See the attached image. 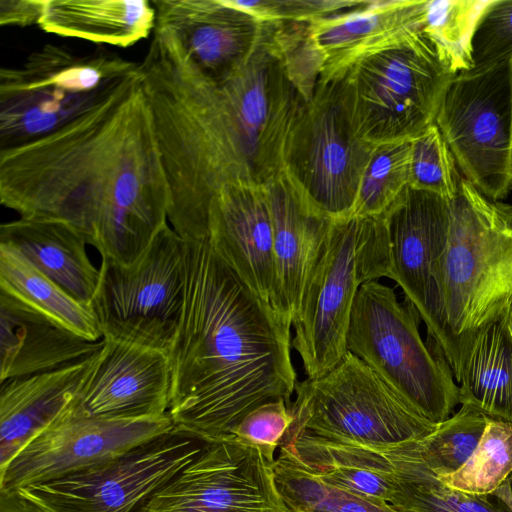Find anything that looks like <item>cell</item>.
Here are the masks:
<instances>
[{"mask_svg": "<svg viewBox=\"0 0 512 512\" xmlns=\"http://www.w3.org/2000/svg\"><path fill=\"white\" fill-rule=\"evenodd\" d=\"M264 187L272 220L279 297L284 312L293 320L332 220L315 212L282 171Z\"/></svg>", "mask_w": 512, "mask_h": 512, "instance_id": "cell-21", "label": "cell"}, {"mask_svg": "<svg viewBox=\"0 0 512 512\" xmlns=\"http://www.w3.org/2000/svg\"><path fill=\"white\" fill-rule=\"evenodd\" d=\"M83 383L63 410L105 419H147L169 414L171 365L167 354L103 338Z\"/></svg>", "mask_w": 512, "mask_h": 512, "instance_id": "cell-16", "label": "cell"}, {"mask_svg": "<svg viewBox=\"0 0 512 512\" xmlns=\"http://www.w3.org/2000/svg\"><path fill=\"white\" fill-rule=\"evenodd\" d=\"M463 177L455 158L435 123L411 140L409 186L452 200Z\"/></svg>", "mask_w": 512, "mask_h": 512, "instance_id": "cell-34", "label": "cell"}, {"mask_svg": "<svg viewBox=\"0 0 512 512\" xmlns=\"http://www.w3.org/2000/svg\"><path fill=\"white\" fill-rule=\"evenodd\" d=\"M208 237L246 285L291 320L279 297L272 220L264 185L243 179L226 184L210 205Z\"/></svg>", "mask_w": 512, "mask_h": 512, "instance_id": "cell-17", "label": "cell"}, {"mask_svg": "<svg viewBox=\"0 0 512 512\" xmlns=\"http://www.w3.org/2000/svg\"><path fill=\"white\" fill-rule=\"evenodd\" d=\"M89 341L0 292V382L51 371L93 355Z\"/></svg>", "mask_w": 512, "mask_h": 512, "instance_id": "cell-22", "label": "cell"}, {"mask_svg": "<svg viewBox=\"0 0 512 512\" xmlns=\"http://www.w3.org/2000/svg\"><path fill=\"white\" fill-rule=\"evenodd\" d=\"M426 0H372L306 23L320 81L339 79L359 59L414 32H423ZM318 80V81H319Z\"/></svg>", "mask_w": 512, "mask_h": 512, "instance_id": "cell-19", "label": "cell"}, {"mask_svg": "<svg viewBox=\"0 0 512 512\" xmlns=\"http://www.w3.org/2000/svg\"><path fill=\"white\" fill-rule=\"evenodd\" d=\"M155 28L170 33L187 57L219 86L245 65L262 40L265 22L227 0H151Z\"/></svg>", "mask_w": 512, "mask_h": 512, "instance_id": "cell-18", "label": "cell"}, {"mask_svg": "<svg viewBox=\"0 0 512 512\" xmlns=\"http://www.w3.org/2000/svg\"><path fill=\"white\" fill-rule=\"evenodd\" d=\"M204 443L174 426L113 459L18 491L44 512H141Z\"/></svg>", "mask_w": 512, "mask_h": 512, "instance_id": "cell-13", "label": "cell"}, {"mask_svg": "<svg viewBox=\"0 0 512 512\" xmlns=\"http://www.w3.org/2000/svg\"><path fill=\"white\" fill-rule=\"evenodd\" d=\"M140 74L117 53L45 44L0 69V150L49 134L96 108Z\"/></svg>", "mask_w": 512, "mask_h": 512, "instance_id": "cell-5", "label": "cell"}, {"mask_svg": "<svg viewBox=\"0 0 512 512\" xmlns=\"http://www.w3.org/2000/svg\"><path fill=\"white\" fill-rule=\"evenodd\" d=\"M274 462L233 435L205 442L141 512H290Z\"/></svg>", "mask_w": 512, "mask_h": 512, "instance_id": "cell-14", "label": "cell"}, {"mask_svg": "<svg viewBox=\"0 0 512 512\" xmlns=\"http://www.w3.org/2000/svg\"><path fill=\"white\" fill-rule=\"evenodd\" d=\"M382 216L390 245L391 279L422 317L447 243L448 200L408 186Z\"/></svg>", "mask_w": 512, "mask_h": 512, "instance_id": "cell-20", "label": "cell"}, {"mask_svg": "<svg viewBox=\"0 0 512 512\" xmlns=\"http://www.w3.org/2000/svg\"><path fill=\"white\" fill-rule=\"evenodd\" d=\"M0 512H44L18 490L0 491Z\"/></svg>", "mask_w": 512, "mask_h": 512, "instance_id": "cell-40", "label": "cell"}, {"mask_svg": "<svg viewBox=\"0 0 512 512\" xmlns=\"http://www.w3.org/2000/svg\"><path fill=\"white\" fill-rule=\"evenodd\" d=\"M392 278L384 217L332 220L293 317L291 346L308 379L323 376L347 353L346 336L360 287Z\"/></svg>", "mask_w": 512, "mask_h": 512, "instance_id": "cell-6", "label": "cell"}, {"mask_svg": "<svg viewBox=\"0 0 512 512\" xmlns=\"http://www.w3.org/2000/svg\"><path fill=\"white\" fill-rule=\"evenodd\" d=\"M292 321L260 299L209 237L185 241V297L168 354L174 426L211 442L257 406L284 399L296 373Z\"/></svg>", "mask_w": 512, "mask_h": 512, "instance_id": "cell-2", "label": "cell"}, {"mask_svg": "<svg viewBox=\"0 0 512 512\" xmlns=\"http://www.w3.org/2000/svg\"><path fill=\"white\" fill-rule=\"evenodd\" d=\"M459 403L512 425V315L474 336L458 380Z\"/></svg>", "mask_w": 512, "mask_h": 512, "instance_id": "cell-26", "label": "cell"}, {"mask_svg": "<svg viewBox=\"0 0 512 512\" xmlns=\"http://www.w3.org/2000/svg\"><path fill=\"white\" fill-rule=\"evenodd\" d=\"M217 87L245 175L264 185L282 170L286 140L305 102L289 74L277 22H265L248 62Z\"/></svg>", "mask_w": 512, "mask_h": 512, "instance_id": "cell-12", "label": "cell"}, {"mask_svg": "<svg viewBox=\"0 0 512 512\" xmlns=\"http://www.w3.org/2000/svg\"><path fill=\"white\" fill-rule=\"evenodd\" d=\"M277 487L290 512H398L340 490L284 448L274 462Z\"/></svg>", "mask_w": 512, "mask_h": 512, "instance_id": "cell-30", "label": "cell"}, {"mask_svg": "<svg viewBox=\"0 0 512 512\" xmlns=\"http://www.w3.org/2000/svg\"><path fill=\"white\" fill-rule=\"evenodd\" d=\"M375 147L354 129L343 78L319 80L291 127L281 171L315 212L348 218Z\"/></svg>", "mask_w": 512, "mask_h": 512, "instance_id": "cell-9", "label": "cell"}, {"mask_svg": "<svg viewBox=\"0 0 512 512\" xmlns=\"http://www.w3.org/2000/svg\"><path fill=\"white\" fill-rule=\"evenodd\" d=\"M474 66L496 61L512 51V0H491L472 40Z\"/></svg>", "mask_w": 512, "mask_h": 512, "instance_id": "cell-38", "label": "cell"}, {"mask_svg": "<svg viewBox=\"0 0 512 512\" xmlns=\"http://www.w3.org/2000/svg\"><path fill=\"white\" fill-rule=\"evenodd\" d=\"M453 76L423 32L359 59L342 77L358 137L373 146L413 140L435 123Z\"/></svg>", "mask_w": 512, "mask_h": 512, "instance_id": "cell-8", "label": "cell"}, {"mask_svg": "<svg viewBox=\"0 0 512 512\" xmlns=\"http://www.w3.org/2000/svg\"><path fill=\"white\" fill-rule=\"evenodd\" d=\"M87 243L81 232L60 221L20 217L0 226V244L19 251L75 299L91 305L100 270L88 257Z\"/></svg>", "mask_w": 512, "mask_h": 512, "instance_id": "cell-24", "label": "cell"}, {"mask_svg": "<svg viewBox=\"0 0 512 512\" xmlns=\"http://www.w3.org/2000/svg\"><path fill=\"white\" fill-rule=\"evenodd\" d=\"M448 204L447 243L421 319L458 382L477 332L512 315V204L488 199L464 178Z\"/></svg>", "mask_w": 512, "mask_h": 512, "instance_id": "cell-3", "label": "cell"}, {"mask_svg": "<svg viewBox=\"0 0 512 512\" xmlns=\"http://www.w3.org/2000/svg\"><path fill=\"white\" fill-rule=\"evenodd\" d=\"M489 417L469 404L418 440L422 459L437 476L460 469L478 446Z\"/></svg>", "mask_w": 512, "mask_h": 512, "instance_id": "cell-33", "label": "cell"}, {"mask_svg": "<svg viewBox=\"0 0 512 512\" xmlns=\"http://www.w3.org/2000/svg\"><path fill=\"white\" fill-rule=\"evenodd\" d=\"M97 352L51 371L1 382L0 467L62 413L88 375Z\"/></svg>", "mask_w": 512, "mask_h": 512, "instance_id": "cell-23", "label": "cell"}, {"mask_svg": "<svg viewBox=\"0 0 512 512\" xmlns=\"http://www.w3.org/2000/svg\"><path fill=\"white\" fill-rule=\"evenodd\" d=\"M421 317L394 289L377 280L363 284L355 298L346 348L426 418L439 424L459 404V387L437 343H424Z\"/></svg>", "mask_w": 512, "mask_h": 512, "instance_id": "cell-7", "label": "cell"}, {"mask_svg": "<svg viewBox=\"0 0 512 512\" xmlns=\"http://www.w3.org/2000/svg\"><path fill=\"white\" fill-rule=\"evenodd\" d=\"M174 428L170 415L105 419L62 413L0 467V491L59 479L124 452Z\"/></svg>", "mask_w": 512, "mask_h": 512, "instance_id": "cell-15", "label": "cell"}, {"mask_svg": "<svg viewBox=\"0 0 512 512\" xmlns=\"http://www.w3.org/2000/svg\"><path fill=\"white\" fill-rule=\"evenodd\" d=\"M462 177L501 201L512 184V51L452 77L435 118Z\"/></svg>", "mask_w": 512, "mask_h": 512, "instance_id": "cell-11", "label": "cell"}, {"mask_svg": "<svg viewBox=\"0 0 512 512\" xmlns=\"http://www.w3.org/2000/svg\"><path fill=\"white\" fill-rule=\"evenodd\" d=\"M511 190H512V184H511Z\"/></svg>", "mask_w": 512, "mask_h": 512, "instance_id": "cell-42", "label": "cell"}, {"mask_svg": "<svg viewBox=\"0 0 512 512\" xmlns=\"http://www.w3.org/2000/svg\"><path fill=\"white\" fill-rule=\"evenodd\" d=\"M499 489L512 502V475L507 479V481Z\"/></svg>", "mask_w": 512, "mask_h": 512, "instance_id": "cell-41", "label": "cell"}, {"mask_svg": "<svg viewBox=\"0 0 512 512\" xmlns=\"http://www.w3.org/2000/svg\"><path fill=\"white\" fill-rule=\"evenodd\" d=\"M91 306L103 338L169 354L185 297V241L166 224L125 266L101 257Z\"/></svg>", "mask_w": 512, "mask_h": 512, "instance_id": "cell-10", "label": "cell"}, {"mask_svg": "<svg viewBox=\"0 0 512 512\" xmlns=\"http://www.w3.org/2000/svg\"><path fill=\"white\" fill-rule=\"evenodd\" d=\"M293 422L289 405L284 399L263 403L251 410L231 431L240 441L255 445L270 460Z\"/></svg>", "mask_w": 512, "mask_h": 512, "instance_id": "cell-37", "label": "cell"}, {"mask_svg": "<svg viewBox=\"0 0 512 512\" xmlns=\"http://www.w3.org/2000/svg\"><path fill=\"white\" fill-rule=\"evenodd\" d=\"M45 0H0V25L26 27L38 24Z\"/></svg>", "mask_w": 512, "mask_h": 512, "instance_id": "cell-39", "label": "cell"}, {"mask_svg": "<svg viewBox=\"0 0 512 512\" xmlns=\"http://www.w3.org/2000/svg\"><path fill=\"white\" fill-rule=\"evenodd\" d=\"M0 292L89 341L103 338L91 305L75 299L5 244H0Z\"/></svg>", "mask_w": 512, "mask_h": 512, "instance_id": "cell-28", "label": "cell"}, {"mask_svg": "<svg viewBox=\"0 0 512 512\" xmlns=\"http://www.w3.org/2000/svg\"><path fill=\"white\" fill-rule=\"evenodd\" d=\"M368 0H252L227 2L243 10L262 22L311 21L345 11H350L366 4Z\"/></svg>", "mask_w": 512, "mask_h": 512, "instance_id": "cell-36", "label": "cell"}, {"mask_svg": "<svg viewBox=\"0 0 512 512\" xmlns=\"http://www.w3.org/2000/svg\"><path fill=\"white\" fill-rule=\"evenodd\" d=\"M0 201L67 223L128 266L168 224V191L140 74L65 126L0 150Z\"/></svg>", "mask_w": 512, "mask_h": 512, "instance_id": "cell-1", "label": "cell"}, {"mask_svg": "<svg viewBox=\"0 0 512 512\" xmlns=\"http://www.w3.org/2000/svg\"><path fill=\"white\" fill-rule=\"evenodd\" d=\"M396 478L390 506L398 512H512L500 489L489 495L467 494L445 485L422 459L418 440L382 455Z\"/></svg>", "mask_w": 512, "mask_h": 512, "instance_id": "cell-27", "label": "cell"}, {"mask_svg": "<svg viewBox=\"0 0 512 512\" xmlns=\"http://www.w3.org/2000/svg\"><path fill=\"white\" fill-rule=\"evenodd\" d=\"M491 0H426L423 33L452 75L474 67L472 40Z\"/></svg>", "mask_w": 512, "mask_h": 512, "instance_id": "cell-29", "label": "cell"}, {"mask_svg": "<svg viewBox=\"0 0 512 512\" xmlns=\"http://www.w3.org/2000/svg\"><path fill=\"white\" fill-rule=\"evenodd\" d=\"M313 470L326 483L380 506H390L396 492L395 474L382 456L348 457Z\"/></svg>", "mask_w": 512, "mask_h": 512, "instance_id": "cell-35", "label": "cell"}, {"mask_svg": "<svg viewBox=\"0 0 512 512\" xmlns=\"http://www.w3.org/2000/svg\"><path fill=\"white\" fill-rule=\"evenodd\" d=\"M411 140L375 147L363 174L350 217H376L409 186Z\"/></svg>", "mask_w": 512, "mask_h": 512, "instance_id": "cell-32", "label": "cell"}, {"mask_svg": "<svg viewBox=\"0 0 512 512\" xmlns=\"http://www.w3.org/2000/svg\"><path fill=\"white\" fill-rule=\"evenodd\" d=\"M149 0H45L38 26L47 33L126 48L154 32Z\"/></svg>", "mask_w": 512, "mask_h": 512, "instance_id": "cell-25", "label": "cell"}, {"mask_svg": "<svg viewBox=\"0 0 512 512\" xmlns=\"http://www.w3.org/2000/svg\"><path fill=\"white\" fill-rule=\"evenodd\" d=\"M512 475V425L489 418L478 446L456 472L438 476L448 487L489 495Z\"/></svg>", "mask_w": 512, "mask_h": 512, "instance_id": "cell-31", "label": "cell"}, {"mask_svg": "<svg viewBox=\"0 0 512 512\" xmlns=\"http://www.w3.org/2000/svg\"><path fill=\"white\" fill-rule=\"evenodd\" d=\"M294 392L293 422L279 448L311 468L336 457L388 453L438 425L349 351L323 376L296 383Z\"/></svg>", "mask_w": 512, "mask_h": 512, "instance_id": "cell-4", "label": "cell"}]
</instances>
